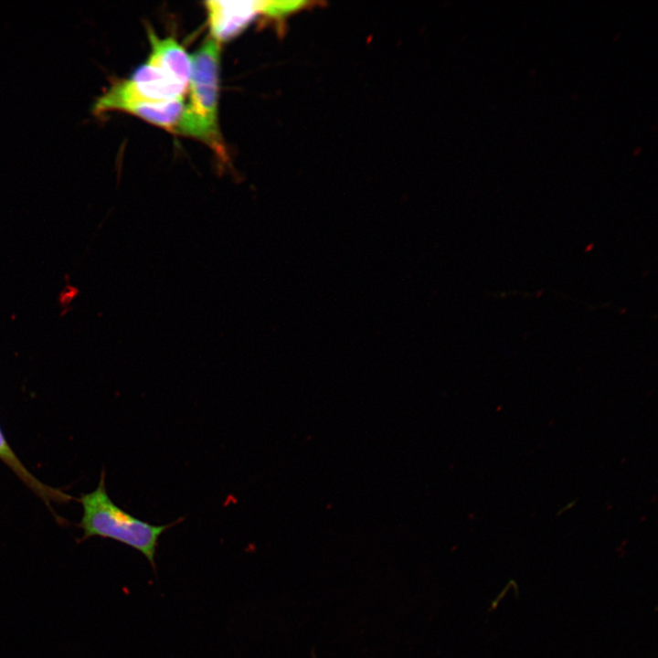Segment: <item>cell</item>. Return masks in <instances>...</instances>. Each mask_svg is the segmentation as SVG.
Listing matches in <instances>:
<instances>
[{"instance_id":"obj_3","label":"cell","mask_w":658,"mask_h":658,"mask_svg":"<svg viewBox=\"0 0 658 658\" xmlns=\"http://www.w3.org/2000/svg\"><path fill=\"white\" fill-rule=\"evenodd\" d=\"M184 106V98L167 101H149L129 95L111 83L102 94L96 98L91 111L96 116L113 111L127 112L175 133Z\"/></svg>"},{"instance_id":"obj_1","label":"cell","mask_w":658,"mask_h":658,"mask_svg":"<svg viewBox=\"0 0 658 658\" xmlns=\"http://www.w3.org/2000/svg\"><path fill=\"white\" fill-rule=\"evenodd\" d=\"M219 62V43L208 37L192 56L189 99L175 133L204 143L226 163L228 153L218 125Z\"/></svg>"},{"instance_id":"obj_4","label":"cell","mask_w":658,"mask_h":658,"mask_svg":"<svg viewBox=\"0 0 658 658\" xmlns=\"http://www.w3.org/2000/svg\"><path fill=\"white\" fill-rule=\"evenodd\" d=\"M211 38L220 42L239 36L259 17L268 19L270 1H207Z\"/></svg>"},{"instance_id":"obj_5","label":"cell","mask_w":658,"mask_h":658,"mask_svg":"<svg viewBox=\"0 0 658 658\" xmlns=\"http://www.w3.org/2000/svg\"><path fill=\"white\" fill-rule=\"evenodd\" d=\"M146 29L151 46L146 62L188 90L192 57L174 37L160 38L152 27H147Z\"/></svg>"},{"instance_id":"obj_6","label":"cell","mask_w":658,"mask_h":658,"mask_svg":"<svg viewBox=\"0 0 658 658\" xmlns=\"http://www.w3.org/2000/svg\"><path fill=\"white\" fill-rule=\"evenodd\" d=\"M0 458L5 462L23 480V482L30 487L37 494L42 497L45 502L49 504V501L65 502L71 499V496L52 489L39 481H37L27 470L22 465L15 453L5 441V437L0 430Z\"/></svg>"},{"instance_id":"obj_2","label":"cell","mask_w":658,"mask_h":658,"mask_svg":"<svg viewBox=\"0 0 658 658\" xmlns=\"http://www.w3.org/2000/svg\"><path fill=\"white\" fill-rule=\"evenodd\" d=\"M83 516L80 526L84 537L101 536L127 545L141 552L155 569V556L160 536L185 518L165 525H153L119 507L107 494L105 472L98 487L80 498Z\"/></svg>"}]
</instances>
